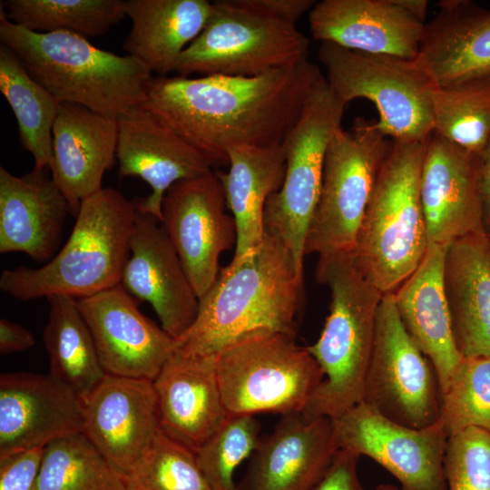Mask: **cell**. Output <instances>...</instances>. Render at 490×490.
Wrapping results in <instances>:
<instances>
[{"label":"cell","mask_w":490,"mask_h":490,"mask_svg":"<svg viewBox=\"0 0 490 490\" xmlns=\"http://www.w3.org/2000/svg\"><path fill=\"white\" fill-rule=\"evenodd\" d=\"M322 77L309 59L254 77L153 76L141 106L214 168L233 146L280 145Z\"/></svg>","instance_id":"obj_1"},{"label":"cell","mask_w":490,"mask_h":490,"mask_svg":"<svg viewBox=\"0 0 490 490\" xmlns=\"http://www.w3.org/2000/svg\"><path fill=\"white\" fill-rule=\"evenodd\" d=\"M304 300V275L283 242L265 229L260 247L235 268H220L199 299L196 318L174 349L216 357L247 339L270 334L296 337Z\"/></svg>","instance_id":"obj_2"},{"label":"cell","mask_w":490,"mask_h":490,"mask_svg":"<svg viewBox=\"0 0 490 490\" xmlns=\"http://www.w3.org/2000/svg\"><path fill=\"white\" fill-rule=\"evenodd\" d=\"M1 44L60 103L120 117L141 106L151 71L131 55H119L68 33H37L9 21L0 10Z\"/></svg>","instance_id":"obj_3"},{"label":"cell","mask_w":490,"mask_h":490,"mask_svg":"<svg viewBox=\"0 0 490 490\" xmlns=\"http://www.w3.org/2000/svg\"><path fill=\"white\" fill-rule=\"evenodd\" d=\"M316 276L329 289V313L318 338L307 348L324 379L301 414L335 418L363 400L384 293L366 277L354 250L318 256Z\"/></svg>","instance_id":"obj_4"},{"label":"cell","mask_w":490,"mask_h":490,"mask_svg":"<svg viewBox=\"0 0 490 490\" xmlns=\"http://www.w3.org/2000/svg\"><path fill=\"white\" fill-rule=\"evenodd\" d=\"M135 213L133 201L103 188L82 201L70 237L51 260L3 270L0 289L23 301L59 295L79 299L119 285Z\"/></svg>","instance_id":"obj_5"},{"label":"cell","mask_w":490,"mask_h":490,"mask_svg":"<svg viewBox=\"0 0 490 490\" xmlns=\"http://www.w3.org/2000/svg\"><path fill=\"white\" fill-rule=\"evenodd\" d=\"M426 141H392L358 230L355 257L384 294L396 291L428 249L420 197Z\"/></svg>","instance_id":"obj_6"},{"label":"cell","mask_w":490,"mask_h":490,"mask_svg":"<svg viewBox=\"0 0 490 490\" xmlns=\"http://www.w3.org/2000/svg\"><path fill=\"white\" fill-rule=\"evenodd\" d=\"M318 57L326 81L346 106L355 99L371 101L377 127L393 142L426 141L433 132L430 75L416 58L368 54L323 42Z\"/></svg>","instance_id":"obj_7"},{"label":"cell","mask_w":490,"mask_h":490,"mask_svg":"<svg viewBox=\"0 0 490 490\" xmlns=\"http://www.w3.org/2000/svg\"><path fill=\"white\" fill-rule=\"evenodd\" d=\"M224 406L231 415L301 413L324 379L307 347L270 334L235 344L215 357Z\"/></svg>","instance_id":"obj_8"},{"label":"cell","mask_w":490,"mask_h":490,"mask_svg":"<svg viewBox=\"0 0 490 490\" xmlns=\"http://www.w3.org/2000/svg\"><path fill=\"white\" fill-rule=\"evenodd\" d=\"M392 144L377 122L357 117L328 142L319 199L311 218L305 255L355 249L358 230L381 167Z\"/></svg>","instance_id":"obj_9"},{"label":"cell","mask_w":490,"mask_h":490,"mask_svg":"<svg viewBox=\"0 0 490 490\" xmlns=\"http://www.w3.org/2000/svg\"><path fill=\"white\" fill-rule=\"evenodd\" d=\"M309 45L294 24L253 12L235 0L215 1L208 23L181 54L175 72L183 77H254L308 59Z\"/></svg>","instance_id":"obj_10"},{"label":"cell","mask_w":490,"mask_h":490,"mask_svg":"<svg viewBox=\"0 0 490 490\" xmlns=\"http://www.w3.org/2000/svg\"><path fill=\"white\" fill-rule=\"evenodd\" d=\"M345 107L323 76L281 143L286 156L283 182L266 202L265 229L288 248L302 275L306 238L319 199L327 148L341 125Z\"/></svg>","instance_id":"obj_11"},{"label":"cell","mask_w":490,"mask_h":490,"mask_svg":"<svg viewBox=\"0 0 490 490\" xmlns=\"http://www.w3.org/2000/svg\"><path fill=\"white\" fill-rule=\"evenodd\" d=\"M441 399L433 364L404 328L394 292L384 294L362 401L396 423L424 428L439 420Z\"/></svg>","instance_id":"obj_12"},{"label":"cell","mask_w":490,"mask_h":490,"mask_svg":"<svg viewBox=\"0 0 490 490\" xmlns=\"http://www.w3.org/2000/svg\"><path fill=\"white\" fill-rule=\"evenodd\" d=\"M331 420L338 449L376 461L399 482L398 490H446L444 460L449 436L439 420L411 428L363 401Z\"/></svg>","instance_id":"obj_13"},{"label":"cell","mask_w":490,"mask_h":490,"mask_svg":"<svg viewBox=\"0 0 490 490\" xmlns=\"http://www.w3.org/2000/svg\"><path fill=\"white\" fill-rule=\"evenodd\" d=\"M217 172L174 183L165 193L161 223L201 299L220 270V255L236 245V224L226 212Z\"/></svg>","instance_id":"obj_14"},{"label":"cell","mask_w":490,"mask_h":490,"mask_svg":"<svg viewBox=\"0 0 490 490\" xmlns=\"http://www.w3.org/2000/svg\"><path fill=\"white\" fill-rule=\"evenodd\" d=\"M75 300L105 373L153 381L176 340L140 311L121 284Z\"/></svg>","instance_id":"obj_15"},{"label":"cell","mask_w":490,"mask_h":490,"mask_svg":"<svg viewBox=\"0 0 490 490\" xmlns=\"http://www.w3.org/2000/svg\"><path fill=\"white\" fill-rule=\"evenodd\" d=\"M120 284L152 305L162 328L175 340L196 318L199 298L161 220L137 209Z\"/></svg>","instance_id":"obj_16"},{"label":"cell","mask_w":490,"mask_h":490,"mask_svg":"<svg viewBox=\"0 0 490 490\" xmlns=\"http://www.w3.org/2000/svg\"><path fill=\"white\" fill-rule=\"evenodd\" d=\"M83 402V432L124 477L161 428L153 382L106 374Z\"/></svg>","instance_id":"obj_17"},{"label":"cell","mask_w":490,"mask_h":490,"mask_svg":"<svg viewBox=\"0 0 490 490\" xmlns=\"http://www.w3.org/2000/svg\"><path fill=\"white\" fill-rule=\"evenodd\" d=\"M83 430V398L66 384L50 373L1 375L0 457Z\"/></svg>","instance_id":"obj_18"},{"label":"cell","mask_w":490,"mask_h":490,"mask_svg":"<svg viewBox=\"0 0 490 490\" xmlns=\"http://www.w3.org/2000/svg\"><path fill=\"white\" fill-rule=\"evenodd\" d=\"M479 154L433 132L426 141L420 197L428 246L485 233L478 186Z\"/></svg>","instance_id":"obj_19"},{"label":"cell","mask_w":490,"mask_h":490,"mask_svg":"<svg viewBox=\"0 0 490 490\" xmlns=\"http://www.w3.org/2000/svg\"><path fill=\"white\" fill-rule=\"evenodd\" d=\"M118 128L119 177H139L151 186V194L133 203L160 220L164 195L174 183L213 170L198 150L142 106L118 117Z\"/></svg>","instance_id":"obj_20"},{"label":"cell","mask_w":490,"mask_h":490,"mask_svg":"<svg viewBox=\"0 0 490 490\" xmlns=\"http://www.w3.org/2000/svg\"><path fill=\"white\" fill-rule=\"evenodd\" d=\"M338 450L331 418L284 415L270 435L260 437L240 488L312 490Z\"/></svg>","instance_id":"obj_21"},{"label":"cell","mask_w":490,"mask_h":490,"mask_svg":"<svg viewBox=\"0 0 490 490\" xmlns=\"http://www.w3.org/2000/svg\"><path fill=\"white\" fill-rule=\"evenodd\" d=\"M314 39L346 49L417 57L425 24L397 0H323L309 13Z\"/></svg>","instance_id":"obj_22"},{"label":"cell","mask_w":490,"mask_h":490,"mask_svg":"<svg viewBox=\"0 0 490 490\" xmlns=\"http://www.w3.org/2000/svg\"><path fill=\"white\" fill-rule=\"evenodd\" d=\"M161 429L193 452L229 419L215 357L173 350L154 378Z\"/></svg>","instance_id":"obj_23"},{"label":"cell","mask_w":490,"mask_h":490,"mask_svg":"<svg viewBox=\"0 0 490 490\" xmlns=\"http://www.w3.org/2000/svg\"><path fill=\"white\" fill-rule=\"evenodd\" d=\"M118 118L86 107L61 103L53 126V181L77 214L83 200L103 187L115 163Z\"/></svg>","instance_id":"obj_24"},{"label":"cell","mask_w":490,"mask_h":490,"mask_svg":"<svg viewBox=\"0 0 490 490\" xmlns=\"http://www.w3.org/2000/svg\"><path fill=\"white\" fill-rule=\"evenodd\" d=\"M50 171L16 176L0 167V253L22 252L47 263L59 251L70 212Z\"/></svg>","instance_id":"obj_25"},{"label":"cell","mask_w":490,"mask_h":490,"mask_svg":"<svg viewBox=\"0 0 490 490\" xmlns=\"http://www.w3.org/2000/svg\"><path fill=\"white\" fill-rule=\"evenodd\" d=\"M447 246H428L419 266L394 292L400 320L433 364L441 394L463 358L455 343L444 289Z\"/></svg>","instance_id":"obj_26"},{"label":"cell","mask_w":490,"mask_h":490,"mask_svg":"<svg viewBox=\"0 0 490 490\" xmlns=\"http://www.w3.org/2000/svg\"><path fill=\"white\" fill-rule=\"evenodd\" d=\"M443 280L459 353L490 356V236L473 234L450 242Z\"/></svg>","instance_id":"obj_27"},{"label":"cell","mask_w":490,"mask_h":490,"mask_svg":"<svg viewBox=\"0 0 490 490\" xmlns=\"http://www.w3.org/2000/svg\"><path fill=\"white\" fill-rule=\"evenodd\" d=\"M229 171L217 172L226 203L236 224L231 261L235 268L260 247L265 235L264 211L269 197L283 182L286 156L282 144L272 147L237 145L228 151Z\"/></svg>","instance_id":"obj_28"},{"label":"cell","mask_w":490,"mask_h":490,"mask_svg":"<svg viewBox=\"0 0 490 490\" xmlns=\"http://www.w3.org/2000/svg\"><path fill=\"white\" fill-rule=\"evenodd\" d=\"M437 6L416 57L435 84L490 67V9L468 0H443Z\"/></svg>","instance_id":"obj_29"},{"label":"cell","mask_w":490,"mask_h":490,"mask_svg":"<svg viewBox=\"0 0 490 490\" xmlns=\"http://www.w3.org/2000/svg\"><path fill=\"white\" fill-rule=\"evenodd\" d=\"M212 9L207 0H128L132 28L122 48L152 74L168 76L204 29Z\"/></svg>","instance_id":"obj_30"},{"label":"cell","mask_w":490,"mask_h":490,"mask_svg":"<svg viewBox=\"0 0 490 490\" xmlns=\"http://www.w3.org/2000/svg\"><path fill=\"white\" fill-rule=\"evenodd\" d=\"M47 299L50 310L44 343L50 374L84 398L106 375L92 334L74 299L59 295Z\"/></svg>","instance_id":"obj_31"},{"label":"cell","mask_w":490,"mask_h":490,"mask_svg":"<svg viewBox=\"0 0 490 490\" xmlns=\"http://www.w3.org/2000/svg\"><path fill=\"white\" fill-rule=\"evenodd\" d=\"M0 91L17 122L22 147L34 158L35 171H50L53 126L60 102L24 68L16 54L0 45Z\"/></svg>","instance_id":"obj_32"},{"label":"cell","mask_w":490,"mask_h":490,"mask_svg":"<svg viewBox=\"0 0 490 490\" xmlns=\"http://www.w3.org/2000/svg\"><path fill=\"white\" fill-rule=\"evenodd\" d=\"M432 108L433 132L480 154L490 139V67L435 85Z\"/></svg>","instance_id":"obj_33"},{"label":"cell","mask_w":490,"mask_h":490,"mask_svg":"<svg viewBox=\"0 0 490 490\" xmlns=\"http://www.w3.org/2000/svg\"><path fill=\"white\" fill-rule=\"evenodd\" d=\"M1 5L9 21L28 30L85 38L106 34L126 16L122 0H6Z\"/></svg>","instance_id":"obj_34"},{"label":"cell","mask_w":490,"mask_h":490,"mask_svg":"<svg viewBox=\"0 0 490 490\" xmlns=\"http://www.w3.org/2000/svg\"><path fill=\"white\" fill-rule=\"evenodd\" d=\"M36 488L124 490V478L83 432H77L44 447Z\"/></svg>","instance_id":"obj_35"},{"label":"cell","mask_w":490,"mask_h":490,"mask_svg":"<svg viewBox=\"0 0 490 490\" xmlns=\"http://www.w3.org/2000/svg\"><path fill=\"white\" fill-rule=\"evenodd\" d=\"M441 396L448 436L470 427L490 433V356L463 358Z\"/></svg>","instance_id":"obj_36"},{"label":"cell","mask_w":490,"mask_h":490,"mask_svg":"<svg viewBox=\"0 0 490 490\" xmlns=\"http://www.w3.org/2000/svg\"><path fill=\"white\" fill-rule=\"evenodd\" d=\"M123 478L124 490H211L194 452L161 428Z\"/></svg>","instance_id":"obj_37"},{"label":"cell","mask_w":490,"mask_h":490,"mask_svg":"<svg viewBox=\"0 0 490 490\" xmlns=\"http://www.w3.org/2000/svg\"><path fill=\"white\" fill-rule=\"evenodd\" d=\"M260 424L252 415H231L194 451L197 464L211 490H240L233 480L237 467L260 442Z\"/></svg>","instance_id":"obj_38"},{"label":"cell","mask_w":490,"mask_h":490,"mask_svg":"<svg viewBox=\"0 0 490 490\" xmlns=\"http://www.w3.org/2000/svg\"><path fill=\"white\" fill-rule=\"evenodd\" d=\"M446 490H490V433L475 427L448 437Z\"/></svg>","instance_id":"obj_39"},{"label":"cell","mask_w":490,"mask_h":490,"mask_svg":"<svg viewBox=\"0 0 490 490\" xmlns=\"http://www.w3.org/2000/svg\"><path fill=\"white\" fill-rule=\"evenodd\" d=\"M43 449L36 447L0 457V490H37Z\"/></svg>","instance_id":"obj_40"},{"label":"cell","mask_w":490,"mask_h":490,"mask_svg":"<svg viewBox=\"0 0 490 490\" xmlns=\"http://www.w3.org/2000/svg\"><path fill=\"white\" fill-rule=\"evenodd\" d=\"M360 456L346 449H338L328 471L312 490H367L358 475Z\"/></svg>","instance_id":"obj_41"},{"label":"cell","mask_w":490,"mask_h":490,"mask_svg":"<svg viewBox=\"0 0 490 490\" xmlns=\"http://www.w3.org/2000/svg\"><path fill=\"white\" fill-rule=\"evenodd\" d=\"M249 10L296 24L298 20L312 9V0H235Z\"/></svg>","instance_id":"obj_42"},{"label":"cell","mask_w":490,"mask_h":490,"mask_svg":"<svg viewBox=\"0 0 490 490\" xmlns=\"http://www.w3.org/2000/svg\"><path fill=\"white\" fill-rule=\"evenodd\" d=\"M35 344L34 335L24 327L8 320H0V354L9 355L26 350Z\"/></svg>","instance_id":"obj_43"},{"label":"cell","mask_w":490,"mask_h":490,"mask_svg":"<svg viewBox=\"0 0 490 490\" xmlns=\"http://www.w3.org/2000/svg\"><path fill=\"white\" fill-rule=\"evenodd\" d=\"M478 186L482 203L483 225L490 236V139L479 154Z\"/></svg>","instance_id":"obj_44"},{"label":"cell","mask_w":490,"mask_h":490,"mask_svg":"<svg viewBox=\"0 0 490 490\" xmlns=\"http://www.w3.org/2000/svg\"><path fill=\"white\" fill-rule=\"evenodd\" d=\"M413 16L426 24L428 3L426 0H397Z\"/></svg>","instance_id":"obj_45"},{"label":"cell","mask_w":490,"mask_h":490,"mask_svg":"<svg viewBox=\"0 0 490 490\" xmlns=\"http://www.w3.org/2000/svg\"><path fill=\"white\" fill-rule=\"evenodd\" d=\"M375 490H398V488L391 485H380Z\"/></svg>","instance_id":"obj_46"}]
</instances>
